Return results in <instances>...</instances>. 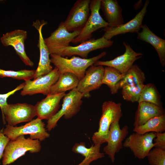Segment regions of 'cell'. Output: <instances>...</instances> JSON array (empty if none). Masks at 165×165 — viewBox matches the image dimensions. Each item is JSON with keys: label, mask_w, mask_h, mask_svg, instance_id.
I'll return each instance as SVG.
<instances>
[{"label": "cell", "mask_w": 165, "mask_h": 165, "mask_svg": "<svg viewBox=\"0 0 165 165\" xmlns=\"http://www.w3.org/2000/svg\"><path fill=\"white\" fill-rule=\"evenodd\" d=\"M103 52L96 56L83 58L73 56L70 58H65L54 54H50L51 63L58 70L60 74L71 73L75 75L79 80L84 76L88 68L106 54Z\"/></svg>", "instance_id": "obj_1"}, {"label": "cell", "mask_w": 165, "mask_h": 165, "mask_svg": "<svg viewBox=\"0 0 165 165\" xmlns=\"http://www.w3.org/2000/svg\"><path fill=\"white\" fill-rule=\"evenodd\" d=\"M121 104L112 101H104L102 105V114L97 131L93 134L92 140L94 144L101 145L107 142L111 124L123 116Z\"/></svg>", "instance_id": "obj_2"}, {"label": "cell", "mask_w": 165, "mask_h": 165, "mask_svg": "<svg viewBox=\"0 0 165 165\" xmlns=\"http://www.w3.org/2000/svg\"><path fill=\"white\" fill-rule=\"evenodd\" d=\"M40 141L38 139L25 138L24 135L19 136L7 144L2 156L3 165H7L14 162L20 157L29 152L37 153L41 150Z\"/></svg>", "instance_id": "obj_3"}, {"label": "cell", "mask_w": 165, "mask_h": 165, "mask_svg": "<svg viewBox=\"0 0 165 165\" xmlns=\"http://www.w3.org/2000/svg\"><path fill=\"white\" fill-rule=\"evenodd\" d=\"M83 97L82 94L76 88L65 94L63 97L61 109L48 120L46 126L47 130L50 131L54 128L57 126L58 120L63 116L65 119H67L76 114L80 109Z\"/></svg>", "instance_id": "obj_4"}, {"label": "cell", "mask_w": 165, "mask_h": 165, "mask_svg": "<svg viewBox=\"0 0 165 165\" xmlns=\"http://www.w3.org/2000/svg\"><path fill=\"white\" fill-rule=\"evenodd\" d=\"M2 131L10 140H13L20 135H29V138L31 139L42 141L50 136L45 129V124L38 118L20 127H14L6 125V127Z\"/></svg>", "instance_id": "obj_5"}, {"label": "cell", "mask_w": 165, "mask_h": 165, "mask_svg": "<svg viewBox=\"0 0 165 165\" xmlns=\"http://www.w3.org/2000/svg\"><path fill=\"white\" fill-rule=\"evenodd\" d=\"M3 123L14 126L24 122H30L36 116L35 106L26 103L8 104L2 111Z\"/></svg>", "instance_id": "obj_6"}, {"label": "cell", "mask_w": 165, "mask_h": 165, "mask_svg": "<svg viewBox=\"0 0 165 165\" xmlns=\"http://www.w3.org/2000/svg\"><path fill=\"white\" fill-rule=\"evenodd\" d=\"M101 0H90V13L89 18L79 35L72 42V43H81L89 40L92 37V34L94 32L108 26V23L104 20L100 14Z\"/></svg>", "instance_id": "obj_7"}, {"label": "cell", "mask_w": 165, "mask_h": 165, "mask_svg": "<svg viewBox=\"0 0 165 165\" xmlns=\"http://www.w3.org/2000/svg\"><path fill=\"white\" fill-rule=\"evenodd\" d=\"M113 42L102 37L97 39H92L81 43L76 46H68L60 48L53 54L62 57H70L77 55L82 58H87L88 54L91 51L99 49L108 47Z\"/></svg>", "instance_id": "obj_8"}, {"label": "cell", "mask_w": 165, "mask_h": 165, "mask_svg": "<svg viewBox=\"0 0 165 165\" xmlns=\"http://www.w3.org/2000/svg\"><path fill=\"white\" fill-rule=\"evenodd\" d=\"M90 0H78L75 3L63 22L68 31L82 30L90 14Z\"/></svg>", "instance_id": "obj_9"}, {"label": "cell", "mask_w": 165, "mask_h": 165, "mask_svg": "<svg viewBox=\"0 0 165 165\" xmlns=\"http://www.w3.org/2000/svg\"><path fill=\"white\" fill-rule=\"evenodd\" d=\"M155 137V133L153 132L143 134L134 133L126 138L123 147L129 148L135 157L143 159L154 147L153 141Z\"/></svg>", "instance_id": "obj_10"}, {"label": "cell", "mask_w": 165, "mask_h": 165, "mask_svg": "<svg viewBox=\"0 0 165 165\" xmlns=\"http://www.w3.org/2000/svg\"><path fill=\"white\" fill-rule=\"evenodd\" d=\"M55 67L48 74L33 80L25 81L20 94L23 96L42 94L47 95L50 94L51 87L57 80L60 75Z\"/></svg>", "instance_id": "obj_11"}, {"label": "cell", "mask_w": 165, "mask_h": 165, "mask_svg": "<svg viewBox=\"0 0 165 165\" xmlns=\"http://www.w3.org/2000/svg\"><path fill=\"white\" fill-rule=\"evenodd\" d=\"M27 37L26 31L16 29L3 35L0 38V40L3 46L13 47L22 62L26 65L31 67L34 65V63L25 51L24 42Z\"/></svg>", "instance_id": "obj_12"}, {"label": "cell", "mask_w": 165, "mask_h": 165, "mask_svg": "<svg viewBox=\"0 0 165 165\" xmlns=\"http://www.w3.org/2000/svg\"><path fill=\"white\" fill-rule=\"evenodd\" d=\"M119 121L117 120L111 124L107 144L103 149L104 153L108 156L112 163L115 162L116 154L123 148V142L129 133L128 126L126 125L121 128Z\"/></svg>", "instance_id": "obj_13"}, {"label": "cell", "mask_w": 165, "mask_h": 165, "mask_svg": "<svg viewBox=\"0 0 165 165\" xmlns=\"http://www.w3.org/2000/svg\"><path fill=\"white\" fill-rule=\"evenodd\" d=\"M123 44L125 49L123 54L109 61H103L98 60L94 65L111 67L121 74H125L133 65L134 62L142 57V54L135 51L125 41L123 42Z\"/></svg>", "instance_id": "obj_14"}, {"label": "cell", "mask_w": 165, "mask_h": 165, "mask_svg": "<svg viewBox=\"0 0 165 165\" xmlns=\"http://www.w3.org/2000/svg\"><path fill=\"white\" fill-rule=\"evenodd\" d=\"M149 1H145L144 6L141 11L132 20L127 23L115 27H109L104 28V33L102 37L108 40H110L114 36L127 33L139 32L141 28L142 22L147 12V8Z\"/></svg>", "instance_id": "obj_15"}, {"label": "cell", "mask_w": 165, "mask_h": 165, "mask_svg": "<svg viewBox=\"0 0 165 165\" xmlns=\"http://www.w3.org/2000/svg\"><path fill=\"white\" fill-rule=\"evenodd\" d=\"M104 68L103 66L89 67L86 71L84 76L79 80L76 89L82 94L83 97H90V91L98 89L101 85Z\"/></svg>", "instance_id": "obj_16"}, {"label": "cell", "mask_w": 165, "mask_h": 165, "mask_svg": "<svg viewBox=\"0 0 165 165\" xmlns=\"http://www.w3.org/2000/svg\"><path fill=\"white\" fill-rule=\"evenodd\" d=\"M81 31H68L63 22H61L57 28L48 37L44 38L50 53L53 54L58 49L69 46L80 33Z\"/></svg>", "instance_id": "obj_17"}, {"label": "cell", "mask_w": 165, "mask_h": 165, "mask_svg": "<svg viewBox=\"0 0 165 165\" xmlns=\"http://www.w3.org/2000/svg\"><path fill=\"white\" fill-rule=\"evenodd\" d=\"M46 24V22L43 21L41 22L39 20H36L33 23V26L37 29L39 34L37 45L40 54L39 61L37 68L35 70L34 79L48 74L53 69L50 64V54L45 42L42 32L43 27Z\"/></svg>", "instance_id": "obj_18"}, {"label": "cell", "mask_w": 165, "mask_h": 165, "mask_svg": "<svg viewBox=\"0 0 165 165\" xmlns=\"http://www.w3.org/2000/svg\"><path fill=\"white\" fill-rule=\"evenodd\" d=\"M65 94L64 93L50 94L35 105L38 118L48 120L58 111L60 103Z\"/></svg>", "instance_id": "obj_19"}, {"label": "cell", "mask_w": 165, "mask_h": 165, "mask_svg": "<svg viewBox=\"0 0 165 165\" xmlns=\"http://www.w3.org/2000/svg\"><path fill=\"white\" fill-rule=\"evenodd\" d=\"M100 9L103 12L109 27L124 24L122 9L116 0H101Z\"/></svg>", "instance_id": "obj_20"}, {"label": "cell", "mask_w": 165, "mask_h": 165, "mask_svg": "<svg viewBox=\"0 0 165 165\" xmlns=\"http://www.w3.org/2000/svg\"><path fill=\"white\" fill-rule=\"evenodd\" d=\"M142 30L137 34L139 40L151 44L157 52L161 65H165V40L155 34L145 24L142 25Z\"/></svg>", "instance_id": "obj_21"}, {"label": "cell", "mask_w": 165, "mask_h": 165, "mask_svg": "<svg viewBox=\"0 0 165 165\" xmlns=\"http://www.w3.org/2000/svg\"><path fill=\"white\" fill-rule=\"evenodd\" d=\"M164 114L162 107L148 102L139 103L135 113L134 127L142 125L151 118Z\"/></svg>", "instance_id": "obj_22"}, {"label": "cell", "mask_w": 165, "mask_h": 165, "mask_svg": "<svg viewBox=\"0 0 165 165\" xmlns=\"http://www.w3.org/2000/svg\"><path fill=\"white\" fill-rule=\"evenodd\" d=\"M101 145L94 144L87 148L84 142L75 143L72 148V151L84 157L83 160L76 165H90L92 162L104 157L105 154L101 152Z\"/></svg>", "instance_id": "obj_23"}, {"label": "cell", "mask_w": 165, "mask_h": 165, "mask_svg": "<svg viewBox=\"0 0 165 165\" xmlns=\"http://www.w3.org/2000/svg\"><path fill=\"white\" fill-rule=\"evenodd\" d=\"M79 79L71 73L60 74L57 81L51 87L50 94L64 93L67 91L76 89Z\"/></svg>", "instance_id": "obj_24"}, {"label": "cell", "mask_w": 165, "mask_h": 165, "mask_svg": "<svg viewBox=\"0 0 165 165\" xmlns=\"http://www.w3.org/2000/svg\"><path fill=\"white\" fill-rule=\"evenodd\" d=\"M145 80L144 72L137 65L134 64L126 72L117 86L118 91L125 86H132L144 84Z\"/></svg>", "instance_id": "obj_25"}, {"label": "cell", "mask_w": 165, "mask_h": 165, "mask_svg": "<svg viewBox=\"0 0 165 165\" xmlns=\"http://www.w3.org/2000/svg\"><path fill=\"white\" fill-rule=\"evenodd\" d=\"M133 131L141 134L151 132H165V114L152 118L143 125L134 127Z\"/></svg>", "instance_id": "obj_26"}, {"label": "cell", "mask_w": 165, "mask_h": 165, "mask_svg": "<svg viewBox=\"0 0 165 165\" xmlns=\"http://www.w3.org/2000/svg\"><path fill=\"white\" fill-rule=\"evenodd\" d=\"M125 74H121L114 68L108 66L104 68L102 81V84L107 86L112 94L117 93V86L119 82L124 77Z\"/></svg>", "instance_id": "obj_27"}, {"label": "cell", "mask_w": 165, "mask_h": 165, "mask_svg": "<svg viewBox=\"0 0 165 165\" xmlns=\"http://www.w3.org/2000/svg\"><path fill=\"white\" fill-rule=\"evenodd\" d=\"M146 102L162 107L159 95L156 87L152 83L145 85L138 102Z\"/></svg>", "instance_id": "obj_28"}, {"label": "cell", "mask_w": 165, "mask_h": 165, "mask_svg": "<svg viewBox=\"0 0 165 165\" xmlns=\"http://www.w3.org/2000/svg\"><path fill=\"white\" fill-rule=\"evenodd\" d=\"M35 70H6L0 68V77H10L25 81L34 79Z\"/></svg>", "instance_id": "obj_29"}, {"label": "cell", "mask_w": 165, "mask_h": 165, "mask_svg": "<svg viewBox=\"0 0 165 165\" xmlns=\"http://www.w3.org/2000/svg\"><path fill=\"white\" fill-rule=\"evenodd\" d=\"M144 84L122 87V94L123 99L128 101L135 102L138 101Z\"/></svg>", "instance_id": "obj_30"}, {"label": "cell", "mask_w": 165, "mask_h": 165, "mask_svg": "<svg viewBox=\"0 0 165 165\" xmlns=\"http://www.w3.org/2000/svg\"><path fill=\"white\" fill-rule=\"evenodd\" d=\"M154 148L147 156L148 164L150 165H165V150Z\"/></svg>", "instance_id": "obj_31"}, {"label": "cell", "mask_w": 165, "mask_h": 165, "mask_svg": "<svg viewBox=\"0 0 165 165\" xmlns=\"http://www.w3.org/2000/svg\"><path fill=\"white\" fill-rule=\"evenodd\" d=\"M24 86V82L20 84L15 89L7 93L3 94H0V107L2 111L8 104L7 102V98L16 91L22 89Z\"/></svg>", "instance_id": "obj_32"}, {"label": "cell", "mask_w": 165, "mask_h": 165, "mask_svg": "<svg viewBox=\"0 0 165 165\" xmlns=\"http://www.w3.org/2000/svg\"><path fill=\"white\" fill-rule=\"evenodd\" d=\"M154 139L155 148L165 150V132L156 133Z\"/></svg>", "instance_id": "obj_33"}, {"label": "cell", "mask_w": 165, "mask_h": 165, "mask_svg": "<svg viewBox=\"0 0 165 165\" xmlns=\"http://www.w3.org/2000/svg\"><path fill=\"white\" fill-rule=\"evenodd\" d=\"M10 139L5 136L0 129V160L2 157L5 147Z\"/></svg>", "instance_id": "obj_34"}]
</instances>
